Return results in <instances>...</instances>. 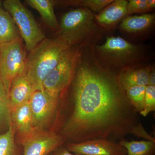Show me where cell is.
I'll return each instance as SVG.
<instances>
[{"label": "cell", "instance_id": "13", "mask_svg": "<svg viewBox=\"0 0 155 155\" xmlns=\"http://www.w3.org/2000/svg\"><path fill=\"white\" fill-rule=\"evenodd\" d=\"M128 1L116 0L98 14H95L96 21L105 28L111 27L127 15Z\"/></svg>", "mask_w": 155, "mask_h": 155}, {"label": "cell", "instance_id": "26", "mask_svg": "<svg viewBox=\"0 0 155 155\" xmlns=\"http://www.w3.org/2000/svg\"><path fill=\"white\" fill-rule=\"evenodd\" d=\"M54 155H80L72 154L69 152L66 148H60L56 150Z\"/></svg>", "mask_w": 155, "mask_h": 155}, {"label": "cell", "instance_id": "2", "mask_svg": "<svg viewBox=\"0 0 155 155\" xmlns=\"http://www.w3.org/2000/svg\"><path fill=\"white\" fill-rule=\"evenodd\" d=\"M72 47L58 36L45 38L26 57L24 73L36 90H42L45 78L64 58Z\"/></svg>", "mask_w": 155, "mask_h": 155}, {"label": "cell", "instance_id": "4", "mask_svg": "<svg viewBox=\"0 0 155 155\" xmlns=\"http://www.w3.org/2000/svg\"><path fill=\"white\" fill-rule=\"evenodd\" d=\"M94 15L85 8L67 12L60 23L59 37L71 47L91 38L99 31Z\"/></svg>", "mask_w": 155, "mask_h": 155}, {"label": "cell", "instance_id": "25", "mask_svg": "<svg viewBox=\"0 0 155 155\" xmlns=\"http://www.w3.org/2000/svg\"><path fill=\"white\" fill-rule=\"evenodd\" d=\"M131 134L136 136L137 137H143L146 139L147 140L155 142V139L148 134L140 122H139L138 125L134 127Z\"/></svg>", "mask_w": 155, "mask_h": 155}, {"label": "cell", "instance_id": "28", "mask_svg": "<svg viewBox=\"0 0 155 155\" xmlns=\"http://www.w3.org/2000/svg\"><path fill=\"white\" fill-rule=\"evenodd\" d=\"M147 5L150 11H152L155 8V1L154 0H147Z\"/></svg>", "mask_w": 155, "mask_h": 155}, {"label": "cell", "instance_id": "30", "mask_svg": "<svg viewBox=\"0 0 155 155\" xmlns=\"http://www.w3.org/2000/svg\"><path fill=\"white\" fill-rule=\"evenodd\" d=\"M152 155H155V153L153 154Z\"/></svg>", "mask_w": 155, "mask_h": 155}, {"label": "cell", "instance_id": "5", "mask_svg": "<svg viewBox=\"0 0 155 155\" xmlns=\"http://www.w3.org/2000/svg\"><path fill=\"white\" fill-rule=\"evenodd\" d=\"M3 5L14 19L26 50L30 51L45 38L32 14L20 1L5 0Z\"/></svg>", "mask_w": 155, "mask_h": 155}, {"label": "cell", "instance_id": "11", "mask_svg": "<svg viewBox=\"0 0 155 155\" xmlns=\"http://www.w3.org/2000/svg\"><path fill=\"white\" fill-rule=\"evenodd\" d=\"M35 90L24 72L16 78L11 83L9 93L11 112L18 106L28 102Z\"/></svg>", "mask_w": 155, "mask_h": 155}, {"label": "cell", "instance_id": "8", "mask_svg": "<svg viewBox=\"0 0 155 155\" xmlns=\"http://www.w3.org/2000/svg\"><path fill=\"white\" fill-rule=\"evenodd\" d=\"M60 97L53 96L44 89L36 90L28 103L35 130H45L55 115Z\"/></svg>", "mask_w": 155, "mask_h": 155}, {"label": "cell", "instance_id": "10", "mask_svg": "<svg viewBox=\"0 0 155 155\" xmlns=\"http://www.w3.org/2000/svg\"><path fill=\"white\" fill-rule=\"evenodd\" d=\"M66 148L70 152L80 155H127L126 149L118 142L104 139L68 143Z\"/></svg>", "mask_w": 155, "mask_h": 155}, {"label": "cell", "instance_id": "19", "mask_svg": "<svg viewBox=\"0 0 155 155\" xmlns=\"http://www.w3.org/2000/svg\"><path fill=\"white\" fill-rule=\"evenodd\" d=\"M12 124L8 94L0 78V130Z\"/></svg>", "mask_w": 155, "mask_h": 155}, {"label": "cell", "instance_id": "27", "mask_svg": "<svg viewBox=\"0 0 155 155\" xmlns=\"http://www.w3.org/2000/svg\"><path fill=\"white\" fill-rule=\"evenodd\" d=\"M148 85H155V71L153 68H151L149 75Z\"/></svg>", "mask_w": 155, "mask_h": 155}, {"label": "cell", "instance_id": "6", "mask_svg": "<svg viewBox=\"0 0 155 155\" xmlns=\"http://www.w3.org/2000/svg\"><path fill=\"white\" fill-rule=\"evenodd\" d=\"M81 57L78 48H70L61 62L44 80L43 89L53 96L59 97L72 81Z\"/></svg>", "mask_w": 155, "mask_h": 155}, {"label": "cell", "instance_id": "29", "mask_svg": "<svg viewBox=\"0 0 155 155\" xmlns=\"http://www.w3.org/2000/svg\"><path fill=\"white\" fill-rule=\"evenodd\" d=\"M4 9L3 5V2L2 1H0V11H2Z\"/></svg>", "mask_w": 155, "mask_h": 155}, {"label": "cell", "instance_id": "15", "mask_svg": "<svg viewBox=\"0 0 155 155\" xmlns=\"http://www.w3.org/2000/svg\"><path fill=\"white\" fill-rule=\"evenodd\" d=\"M31 8L36 10L42 19L50 28L60 30V23L56 18L54 6L57 1L54 0H27L25 1Z\"/></svg>", "mask_w": 155, "mask_h": 155}, {"label": "cell", "instance_id": "18", "mask_svg": "<svg viewBox=\"0 0 155 155\" xmlns=\"http://www.w3.org/2000/svg\"><path fill=\"white\" fill-rule=\"evenodd\" d=\"M127 151V155H152L155 153V142L152 140L127 141L125 139L119 142Z\"/></svg>", "mask_w": 155, "mask_h": 155}, {"label": "cell", "instance_id": "16", "mask_svg": "<svg viewBox=\"0 0 155 155\" xmlns=\"http://www.w3.org/2000/svg\"><path fill=\"white\" fill-rule=\"evenodd\" d=\"M155 20L154 13L140 16H128L122 20L119 28L129 33H140L151 28L154 24Z\"/></svg>", "mask_w": 155, "mask_h": 155}, {"label": "cell", "instance_id": "21", "mask_svg": "<svg viewBox=\"0 0 155 155\" xmlns=\"http://www.w3.org/2000/svg\"><path fill=\"white\" fill-rule=\"evenodd\" d=\"M146 87H132L125 90L127 98L137 113H140L143 110Z\"/></svg>", "mask_w": 155, "mask_h": 155}, {"label": "cell", "instance_id": "3", "mask_svg": "<svg viewBox=\"0 0 155 155\" xmlns=\"http://www.w3.org/2000/svg\"><path fill=\"white\" fill-rule=\"evenodd\" d=\"M94 52L100 66L117 75L139 61L143 55L140 47L120 37H108L104 43L95 46Z\"/></svg>", "mask_w": 155, "mask_h": 155}, {"label": "cell", "instance_id": "22", "mask_svg": "<svg viewBox=\"0 0 155 155\" xmlns=\"http://www.w3.org/2000/svg\"><path fill=\"white\" fill-rule=\"evenodd\" d=\"M113 0H80L67 2L71 5L80 6L89 9L92 12L100 13L108 5L113 2Z\"/></svg>", "mask_w": 155, "mask_h": 155}, {"label": "cell", "instance_id": "24", "mask_svg": "<svg viewBox=\"0 0 155 155\" xmlns=\"http://www.w3.org/2000/svg\"><path fill=\"white\" fill-rule=\"evenodd\" d=\"M147 0H130L127 5V15L150 11Z\"/></svg>", "mask_w": 155, "mask_h": 155}, {"label": "cell", "instance_id": "1", "mask_svg": "<svg viewBox=\"0 0 155 155\" xmlns=\"http://www.w3.org/2000/svg\"><path fill=\"white\" fill-rule=\"evenodd\" d=\"M70 108L57 133L68 143L104 139L120 141L140 121L117 75L99 65L81 63L71 83Z\"/></svg>", "mask_w": 155, "mask_h": 155}, {"label": "cell", "instance_id": "20", "mask_svg": "<svg viewBox=\"0 0 155 155\" xmlns=\"http://www.w3.org/2000/svg\"><path fill=\"white\" fill-rule=\"evenodd\" d=\"M15 132L12 124L5 132L0 134V155H17L14 141Z\"/></svg>", "mask_w": 155, "mask_h": 155}, {"label": "cell", "instance_id": "23", "mask_svg": "<svg viewBox=\"0 0 155 155\" xmlns=\"http://www.w3.org/2000/svg\"><path fill=\"white\" fill-rule=\"evenodd\" d=\"M155 110V85H147L146 88L143 110L140 113L146 117Z\"/></svg>", "mask_w": 155, "mask_h": 155}, {"label": "cell", "instance_id": "7", "mask_svg": "<svg viewBox=\"0 0 155 155\" xmlns=\"http://www.w3.org/2000/svg\"><path fill=\"white\" fill-rule=\"evenodd\" d=\"M26 58L22 39L0 45V78L8 94L13 81L24 72Z\"/></svg>", "mask_w": 155, "mask_h": 155}, {"label": "cell", "instance_id": "17", "mask_svg": "<svg viewBox=\"0 0 155 155\" xmlns=\"http://www.w3.org/2000/svg\"><path fill=\"white\" fill-rule=\"evenodd\" d=\"M14 19L5 9L0 11V45L21 39Z\"/></svg>", "mask_w": 155, "mask_h": 155}, {"label": "cell", "instance_id": "12", "mask_svg": "<svg viewBox=\"0 0 155 155\" xmlns=\"http://www.w3.org/2000/svg\"><path fill=\"white\" fill-rule=\"evenodd\" d=\"M11 117L12 125L20 136L21 140L35 131L28 102L15 108L11 112Z\"/></svg>", "mask_w": 155, "mask_h": 155}, {"label": "cell", "instance_id": "14", "mask_svg": "<svg viewBox=\"0 0 155 155\" xmlns=\"http://www.w3.org/2000/svg\"><path fill=\"white\" fill-rule=\"evenodd\" d=\"M151 68L127 67L117 75V78L125 90L132 87L147 86Z\"/></svg>", "mask_w": 155, "mask_h": 155}, {"label": "cell", "instance_id": "9", "mask_svg": "<svg viewBox=\"0 0 155 155\" xmlns=\"http://www.w3.org/2000/svg\"><path fill=\"white\" fill-rule=\"evenodd\" d=\"M21 142L23 155H49L58 149L64 142L56 132L35 130Z\"/></svg>", "mask_w": 155, "mask_h": 155}]
</instances>
